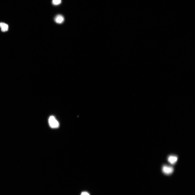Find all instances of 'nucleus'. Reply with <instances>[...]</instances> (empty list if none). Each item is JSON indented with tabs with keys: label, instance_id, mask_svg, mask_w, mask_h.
Listing matches in <instances>:
<instances>
[{
	"label": "nucleus",
	"instance_id": "6",
	"mask_svg": "<svg viewBox=\"0 0 195 195\" xmlns=\"http://www.w3.org/2000/svg\"><path fill=\"white\" fill-rule=\"evenodd\" d=\"M61 0H52V4L55 5H57L61 4Z\"/></svg>",
	"mask_w": 195,
	"mask_h": 195
},
{
	"label": "nucleus",
	"instance_id": "1",
	"mask_svg": "<svg viewBox=\"0 0 195 195\" xmlns=\"http://www.w3.org/2000/svg\"><path fill=\"white\" fill-rule=\"evenodd\" d=\"M49 123L50 126L52 128H57L59 126V123L53 116H50L49 119Z\"/></svg>",
	"mask_w": 195,
	"mask_h": 195
},
{
	"label": "nucleus",
	"instance_id": "5",
	"mask_svg": "<svg viewBox=\"0 0 195 195\" xmlns=\"http://www.w3.org/2000/svg\"><path fill=\"white\" fill-rule=\"evenodd\" d=\"M0 27L1 28L2 31L3 32H6L8 30V25L4 23H0Z\"/></svg>",
	"mask_w": 195,
	"mask_h": 195
},
{
	"label": "nucleus",
	"instance_id": "2",
	"mask_svg": "<svg viewBox=\"0 0 195 195\" xmlns=\"http://www.w3.org/2000/svg\"><path fill=\"white\" fill-rule=\"evenodd\" d=\"M162 170L164 174L169 175L173 173L174 169L172 167L165 165L163 166Z\"/></svg>",
	"mask_w": 195,
	"mask_h": 195
},
{
	"label": "nucleus",
	"instance_id": "7",
	"mask_svg": "<svg viewBox=\"0 0 195 195\" xmlns=\"http://www.w3.org/2000/svg\"><path fill=\"white\" fill-rule=\"evenodd\" d=\"M81 195H90L88 192H82Z\"/></svg>",
	"mask_w": 195,
	"mask_h": 195
},
{
	"label": "nucleus",
	"instance_id": "3",
	"mask_svg": "<svg viewBox=\"0 0 195 195\" xmlns=\"http://www.w3.org/2000/svg\"><path fill=\"white\" fill-rule=\"evenodd\" d=\"M64 19L62 15H58L56 16L55 18V21L57 24H62L64 21Z\"/></svg>",
	"mask_w": 195,
	"mask_h": 195
},
{
	"label": "nucleus",
	"instance_id": "4",
	"mask_svg": "<svg viewBox=\"0 0 195 195\" xmlns=\"http://www.w3.org/2000/svg\"><path fill=\"white\" fill-rule=\"evenodd\" d=\"M177 160V157L174 156H169L168 158V160L169 162L171 164H174L175 163Z\"/></svg>",
	"mask_w": 195,
	"mask_h": 195
}]
</instances>
